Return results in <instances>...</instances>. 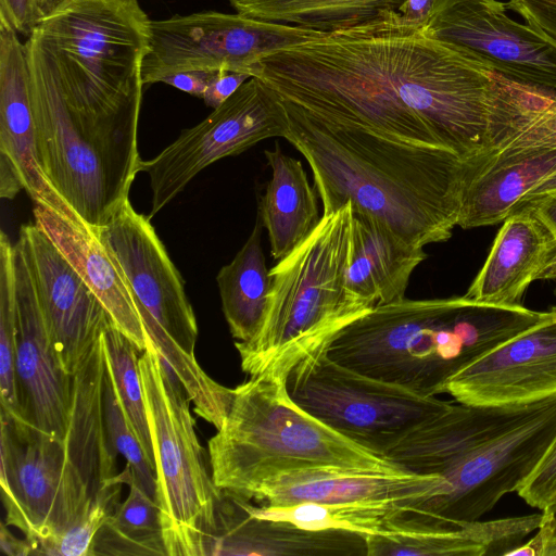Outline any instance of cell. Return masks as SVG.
Instances as JSON below:
<instances>
[{
    "label": "cell",
    "instance_id": "37",
    "mask_svg": "<svg viewBox=\"0 0 556 556\" xmlns=\"http://www.w3.org/2000/svg\"><path fill=\"white\" fill-rule=\"evenodd\" d=\"M556 150V99L522 127L495 154L510 155Z\"/></svg>",
    "mask_w": 556,
    "mask_h": 556
},
{
    "label": "cell",
    "instance_id": "48",
    "mask_svg": "<svg viewBox=\"0 0 556 556\" xmlns=\"http://www.w3.org/2000/svg\"><path fill=\"white\" fill-rule=\"evenodd\" d=\"M61 0H37L42 17L51 12Z\"/></svg>",
    "mask_w": 556,
    "mask_h": 556
},
{
    "label": "cell",
    "instance_id": "12",
    "mask_svg": "<svg viewBox=\"0 0 556 556\" xmlns=\"http://www.w3.org/2000/svg\"><path fill=\"white\" fill-rule=\"evenodd\" d=\"M325 34L237 12L203 11L151 21L142 81L161 83L166 76L189 71H230L252 77L263 56Z\"/></svg>",
    "mask_w": 556,
    "mask_h": 556
},
{
    "label": "cell",
    "instance_id": "42",
    "mask_svg": "<svg viewBox=\"0 0 556 556\" xmlns=\"http://www.w3.org/2000/svg\"><path fill=\"white\" fill-rule=\"evenodd\" d=\"M218 71H189L172 74L161 83L170 85L192 96L202 98Z\"/></svg>",
    "mask_w": 556,
    "mask_h": 556
},
{
    "label": "cell",
    "instance_id": "18",
    "mask_svg": "<svg viewBox=\"0 0 556 556\" xmlns=\"http://www.w3.org/2000/svg\"><path fill=\"white\" fill-rule=\"evenodd\" d=\"M14 267L17 418L46 433L65 439L73 376L62 369L52 349L29 268L17 243L14 244Z\"/></svg>",
    "mask_w": 556,
    "mask_h": 556
},
{
    "label": "cell",
    "instance_id": "44",
    "mask_svg": "<svg viewBox=\"0 0 556 556\" xmlns=\"http://www.w3.org/2000/svg\"><path fill=\"white\" fill-rule=\"evenodd\" d=\"M5 523L1 525V549L8 555H34L31 543L25 540H17L10 531L7 530Z\"/></svg>",
    "mask_w": 556,
    "mask_h": 556
},
{
    "label": "cell",
    "instance_id": "16",
    "mask_svg": "<svg viewBox=\"0 0 556 556\" xmlns=\"http://www.w3.org/2000/svg\"><path fill=\"white\" fill-rule=\"evenodd\" d=\"M26 260L50 343L70 376L111 319L80 275L36 225H24L16 242Z\"/></svg>",
    "mask_w": 556,
    "mask_h": 556
},
{
    "label": "cell",
    "instance_id": "47",
    "mask_svg": "<svg viewBox=\"0 0 556 556\" xmlns=\"http://www.w3.org/2000/svg\"><path fill=\"white\" fill-rule=\"evenodd\" d=\"M542 514L551 526L553 538H556V502L548 508L544 509Z\"/></svg>",
    "mask_w": 556,
    "mask_h": 556
},
{
    "label": "cell",
    "instance_id": "49",
    "mask_svg": "<svg viewBox=\"0 0 556 556\" xmlns=\"http://www.w3.org/2000/svg\"><path fill=\"white\" fill-rule=\"evenodd\" d=\"M543 556H556V538L546 544Z\"/></svg>",
    "mask_w": 556,
    "mask_h": 556
},
{
    "label": "cell",
    "instance_id": "33",
    "mask_svg": "<svg viewBox=\"0 0 556 556\" xmlns=\"http://www.w3.org/2000/svg\"><path fill=\"white\" fill-rule=\"evenodd\" d=\"M102 339L105 362L121 407L155 471L153 446L139 370V349L110 319Z\"/></svg>",
    "mask_w": 556,
    "mask_h": 556
},
{
    "label": "cell",
    "instance_id": "26",
    "mask_svg": "<svg viewBox=\"0 0 556 556\" xmlns=\"http://www.w3.org/2000/svg\"><path fill=\"white\" fill-rule=\"evenodd\" d=\"M426 257L424 248L407 243L387 225L353 211L348 294L370 308L400 301L413 271Z\"/></svg>",
    "mask_w": 556,
    "mask_h": 556
},
{
    "label": "cell",
    "instance_id": "6",
    "mask_svg": "<svg viewBox=\"0 0 556 556\" xmlns=\"http://www.w3.org/2000/svg\"><path fill=\"white\" fill-rule=\"evenodd\" d=\"M232 390L224 422L208 440L212 478L220 491L249 500L263 479L298 467L402 470L299 406L286 377L252 376Z\"/></svg>",
    "mask_w": 556,
    "mask_h": 556
},
{
    "label": "cell",
    "instance_id": "23",
    "mask_svg": "<svg viewBox=\"0 0 556 556\" xmlns=\"http://www.w3.org/2000/svg\"><path fill=\"white\" fill-rule=\"evenodd\" d=\"M212 555H367L366 539L346 531H311L250 513L241 497L222 491Z\"/></svg>",
    "mask_w": 556,
    "mask_h": 556
},
{
    "label": "cell",
    "instance_id": "38",
    "mask_svg": "<svg viewBox=\"0 0 556 556\" xmlns=\"http://www.w3.org/2000/svg\"><path fill=\"white\" fill-rule=\"evenodd\" d=\"M517 493L529 506L541 511L556 502V437Z\"/></svg>",
    "mask_w": 556,
    "mask_h": 556
},
{
    "label": "cell",
    "instance_id": "9",
    "mask_svg": "<svg viewBox=\"0 0 556 556\" xmlns=\"http://www.w3.org/2000/svg\"><path fill=\"white\" fill-rule=\"evenodd\" d=\"M151 21L139 0H61L34 30L72 97L140 114Z\"/></svg>",
    "mask_w": 556,
    "mask_h": 556
},
{
    "label": "cell",
    "instance_id": "11",
    "mask_svg": "<svg viewBox=\"0 0 556 556\" xmlns=\"http://www.w3.org/2000/svg\"><path fill=\"white\" fill-rule=\"evenodd\" d=\"M0 485L5 525L34 547L63 533L91 501L65 439L0 413Z\"/></svg>",
    "mask_w": 556,
    "mask_h": 556
},
{
    "label": "cell",
    "instance_id": "15",
    "mask_svg": "<svg viewBox=\"0 0 556 556\" xmlns=\"http://www.w3.org/2000/svg\"><path fill=\"white\" fill-rule=\"evenodd\" d=\"M506 11L497 0H437L424 29L505 78L556 98V40Z\"/></svg>",
    "mask_w": 556,
    "mask_h": 556
},
{
    "label": "cell",
    "instance_id": "27",
    "mask_svg": "<svg viewBox=\"0 0 556 556\" xmlns=\"http://www.w3.org/2000/svg\"><path fill=\"white\" fill-rule=\"evenodd\" d=\"M105 374L101 333L73 375L72 407L65 437L68 456L91 497L117 475V453L110 443L104 417Z\"/></svg>",
    "mask_w": 556,
    "mask_h": 556
},
{
    "label": "cell",
    "instance_id": "45",
    "mask_svg": "<svg viewBox=\"0 0 556 556\" xmlns=\"http://www.w3.org/2000/svg\"><path fill=\"white\" fill-rule=\"evenodd\" d=\"M523 205H532L538 215L556 235V192L549 193Z\"/></svg>",
    "mask_w": 556,
    "mask_h": 556
},
{
    "label": "cell",
    "instance_id": "32",
    "mask_svg": "<svg viewBox=\"0 0 556 556\" xmlns=\"http://www.w3.org/2000/svg\"><path fill=\"white\" fill-rule=\"evenodd\" d=\"M111 483L129 485V493L98 531L90 556H167L156 502L136 482L127 466Z\"/></svg>",
    "mask_w": 556,
    "mask_h": 556
},
{
    "label": "cell",
    "instance_id": "39",
    "mask_svg": "<svg viewBox=\"0 0 556 556\" xmlns=\"http://www.w3.org/2000/svg\"><path fill=\"white\" fill-rule=\"evenodd\" d=\"M42 18L37 0H0V24L30 35Z\"/></svg>",
    "mask_w": 556,
    "mask_h": 556
},
{
    "label": "cell",
    "instance_id": "30",
    "mask_svg": "<svg viewBox=\"0 0 556 556\" xmlns=\"http://www.w3.org/2000/svg\"><path fill=\"white\" fill-rule=\"evenodd\" d=\"M262 227L258 214L245 243L216 276L223 313L237 342L256 336L267 307L271 280L261 244Z\"/></svg>",
    "mask_w": 556,
    "mask_h": 556
},
{
    "label": "cell",
    "instance_id": "31",
    "mask_svg": "<svg viewBox=\"0 0 556 556\" xmlns=\"http://www.w3.org/2000/svg\"><path fill=\"white\" fill-rule=\"evenodd\" d=\"M237 13L265 22L334 33L399 13L406 0H228Z\"/></svg>",
    "mask_w": 556,
    "mask_h": 556
},
{
    "label": "cell",
    "instance_id": "3",
    "mask_svg": "<svg viewBox=\"0 0 556 556\" xmlns=\"http://www.w3.org/2000/svg\"><path fill=\"white\" fill-rule=\"evenodd\" d=\"M552 314L465 295L404 298L350 323L325 343V351L356 372L437 396L454 374Z\"/></svg>",
    "mask_w": 556,
    "mask_h": 556
},
{
    "label": "cell",
    "instance_id": "41",
    "mask_svg": "<svg viewBox=\"0 0 556 556\" xmlns=\"http://www.w3.org/2000/svg\"><path fill=\"white\" fill-rule=\"evenodd\" d=\"M251 76L244 73L218 71L202 99L213 110L227 100Z\"/></svg>",
    "mask_w": 556,
    "mask_h": 556
},
{
    "label": "cell",
    "instance_id": "20",
    "mask_svg": "<svg viewBox=\"0 0 556 556\" xmlns=\"http://www.w3.org/2000/svg\"><path fill=\"white\" fill-rule=\"evenodd\" d=\"M440 475L404 470L376 471L332 466H307L276 471L254 489L249 501L288 506L301 503H415L444 494Z\"/></svg>",
    "mask_w": 556,
    "mask_h": 556
},
{
    "label": "cell",
    "instance_id": "4",
    "mask_svg": "<svg viewBox=\"0 0 556 556\" xmlns=\"http://www.w3.org/2000/svg\"><path fill=\"white\" fill-rule=\"evenodd\" d=\"M39 166L92 229L129 199L140 172L139 115L105 110L70 96L53 54L35 30L25 42Z\"/></svg>",
    "mask_w": 556,
    "mask_h": 556
},
{
    "label": "cell",
    "instance_id": "46",
    "mask_svg": "<svg viewBox=\"0 0 556 556\" xmlns=\"http://www.w3.org/2000/svg\"><path fill=\"white\" fill-rule=\"evenodd\" d=\"M556 192V170L538 184L526 197L521 200L519 205L528 204L539 198Z\"/></svg>",
    "mask_w": 556,
    "mask_h": 556
},
{
    "label": "cell",
    "instance_id": "25",
    "mask_svg": "<svg viewBox=\"0 0 556 556\" xmlns=\"http://www.w3.org/2000/svg\"><path fill=\"white\" fill-rule=\"evenodd\" d=\"M35 224L85 280L106 309L113 324L139 349L147 348V333L130 289L96 232L52 210L36 205Z\"/></svg>",
    "mask_w": 556,
    "mask_h": 556
},
{
    "label": "cell",
    "instance_id": "13",
    "mask_svg": "<svg viewBox=\"0 0 556 556\" xmlns=\"http://www.w3.org/2000/svg\"><path fill=\"white\" fill-rule=\"evenodd\" d=\"M286 110L278 96L260 78L250 77L236 92L151 160L140 172L150 177L151 219L202 169L237 155L257 142L288 134Z\"/></svg>",
    "mask_w": 556,
    "mask_h": 556
},
{
    "label": "cell",
    "instance_id": "1",
    "mask_svg": "<svg viewBox=\"0 0 556 556\" xmlns=\"http://www.w3.org/2000/svg\"><path fill=\"white\" fill-rule=\"evenodd\" d=\"M252 77L282 104L400 142L493 155L538 114L543 94L401 13L281 48Z\"/></svg>",
    "mask_w": 556,
    "mask_h": 556
},
{
    "label": "cell",
    "instance_id": "28",
    "mask_svg": "<svg viewBox=\"0 0 556 556\" xmlns=\"http://www.w3.org/2000/svg\"><path fill=\"white\" fill-rule=\"evenodd\" d=\"M556 170V150L494 155L467 184L457 226L504 222L538 184Z\"/></svg>",
    "mask_w": 556,
    "mask_h": 556
},
{
    "label": "cell",
    "instance_id": "36",
    "mask_svg": "<svg viewBox=\"0 0 556 556\" xmlns=\"http://www.w3.org/2000/svg\"><path fill=\"white\" fill-rule=\"evenodd\" d=\"M104 417L110 443L121 454L132 478L154 501L156 497V476L135 435L117 400L114 386L106 367L104 382Z\"/></svg>",
    "mask_w": 556,
    "mask_h": 556
},
{
    "label": "cell",
    "instance_id": "29",
    "mask_svg": "<svg viewBox=\"0 0 556 556\" xmlns=\"http://www.w3.org/2000/svg\"><path fill=\"white\" fill-rule=\"evenodd\" d=\"M270 179L260 205L271 256L279 261L302 243L317 226V195L302 163L285 154L277 144L266 150Z\"/></svg>",
    "mask_w": 556,
    "mask_h": 556
},
{
    "label": "cell",
    "instance_id": "40",
    "mask_svg": "<svg viewBox=\"0 0 556 556\" xmlns=\"http://www.w3.org/2000/svg\"><path fill=\"white\" fill-rule=\"evenodd\" d=\"M505 5L556 40V0H509Z\"/></svg>",
    "mask_w": 556,
    "mask_h": 556
},
{
    "label": "cell",
    "instance_id": "17",
    "mask_svg": "<svg viewBox=\"0 0 556 556\" xmlns=\"http://www.w3.org/2000/svg\"><path fill=\"white\" fill-rule=\"evenodd\" d=\"M442 393L482 407L527 406L556 395V308L540 324L454 374Z\"/></svg>",
    "mask_w": 556,
    "mask_h": 556
},
{
    "label": "cell",
    "instance_id": "5",
    "mask_svg": "<svg viewBox=\"0 0 556 556\" xmlns=\"http://www.w3.org/2000/svg\"><path fill=\"white\" fill-rule=\"evenodd\" d=\"M353 211L350 202L323 214L308 237L269 270L262 326L248 342L235 341L250 377H286L294 365L372 308L346 291Z\"/></svg>",
    "mask_w": 556,
    "mask_h": 556
},
{
    "label": "cell",
    "instance_id": "35",
    "mask_svg": "<svg viewBox=\"0 0 556 556\" xmlns=\"http://www.w3.org/2000/svg\"><path fill=\"white\" fill-rule=\"evenodd\" d=\"M121 483L103 486L84 511L60 535L38 543L36 555L90 556L92 542L121 503Z\"/></svg>",
    "mask_w": 556,
    "mask_h": 556
},
{
    "label": "cell",
    "instance_id": "14",
    "mask_svg": "<svg viewBox=\"0 0 556 556\" xmlns=\"http://www.w3.org/2000/svg\"><path fill=\"white\" fill-rule=\"evenodd\" d=\"M556 437V395L452 462L440 476L446 492L415 504L455 525L479 520L517 492Z\"/></svg>",
    "mask_w": 556,
    "mask_h": 556
},
{
    "label": "cell",
    "instance_id": "10",
    "mask_svg": "<svg viewBox=\"0 0 556 556\" xmlns=\"http://www.w3.org/2000/svg\"><path fill=\"white\" fill-rule=\"evenodd\" d=\"M292 400L348 439L383 454L453 403L365 376L333 362L325 344L287 376Z\"/></svg>",
    "mask_w": 556,
    "mask_h": 556
},
{
    "label": "cell",
    "instance_id": "21",
    "mask_svg": "<svg viewBox=\"0 0 556 556\" xmlns=\"http://www.w3.org/2000/svg\"><path fill=\"white\" fill-rule=\"evenodd\" d=\"M542 522V513L455 525L432 516L414 503L390 519L381 535L366 539L367 556L506 555Z\"/></svg>",
    "mask_w": 556,
    "mask_h": 556
},
{
    "label": "cell",
    "instance_id": "22",
    "mask_svg": "<svg viewBox=\"0 0 556 556\" xmlns=\"http://www.w3.org/2000/svg\"><path fill=\"white\" fill-rule=\"evenodd\" d=\"M556 279V235L532 205L505 220L465 296L493 305H518L535 280Z\"/></svg>",
    "mask_w": 556,
    "mask_h": 556
},
{
    "label": "cell",
    "instance_id": "2",
    "mask_svg": "<svg viewBox=\"0 0 556 556\" xmlns=\"http://www.w3.org/2000/svg\"><path fill=\"white\" fill-rule=\"evenodd\" d=\"M282 105L286 139L311 166L323 214L350 202L354 212L419 248L451 238L468 181L494 155L465 160L443 148L395 141Z\"/></svg>",
    "mask_w": 556,
    "mask_h": 556
},
{
    "label": "cell",
    "instance_id": "24",
    "mask_svg": "<svg viewBox=\"0 0 556 556\" xmlns=\"http://www.w3.org/2000/svg\"><path fill=\"white\" fill-rule=\"evenodd\" d=\"M532 405L482 407L454 404L447 412L407 433L383 456L408 472L440 475L467 451L522 418Z\"/></svg>",
    "mask_w": 556,
    "mask_h": 556
},
{
    "label": "cell",
    "instance_id": "8",
    "mask_svg": "<svg viewBox=\"0 0 556 556\" xmlns=\"http://www.w3.org/2000/svg\"><path fill=\"white\" fill-rule=\"evenodd\" d=\"M139 370L151 433L167 556L212 555L222 491L195 432L191 400L147 334Z\"/></svg>",
    "mask_w": 556,
    "mask_h": 556
},
{
    "label": "cell",
    "instance_id": "19",
    "mask_svg": "<svg viewBox=\"0 0 556 556\" xmlns=\"http://www.w3.org/2000/svg\"><path fill=\"white\" fill-rule=\"evenodd\" d=\"M25 189L36 205L86 224L45 177L37 159L26 43L0 24V194ZM87 225V224H86Z\"/></svg>",
    "mask_w": 556,
    "mask_h": 556
},
{
    "label": "cell",
    "instance_id": "43",
    "mask_svg": "<svg viewBox=\"0 0 556 556\" xmlns=\"http://www.w3.org/2000/svg\"><path fill=\"white\" fill-rule=\"evenodd\" d=\"M437 0H406L400 10L404 23L424 26L428 21Z\"/></svg>",
    "mask_w": 556,
    "mask_h": 556
},
{
    "label": "cell",
    "instance_id": "7",
    "mask_svg": "<svg viewBox=\"0 0 556 556\" xmlns=\"http://www.w3.org/2000/svg\"><path fill=\"white\" fill-rule=\"evenodd\" d=\"M93 231L125 277L146 333L184 386L194 413L219 429L233 390L212 379L195 358V315L150 218L128 199Z\"/></svg>",
    "mask_w": 556,
    "mask_h": 556
},
{
    "label": "cell",
    "instance_id": "34",
    "mask_svg": "<svg viewBox=\"0 0 556 556\" xmlns=\"http://www.w3.org/2000/svg\"><path fill=\"white\" fill-rule=\"evenodd\" d=\"M16 279L14 245L0 235V400L1 409L17 417L15 387Z\"/></svg>",
    "mask_w": 556,
    "mask_h": 556
}]
</instances>
